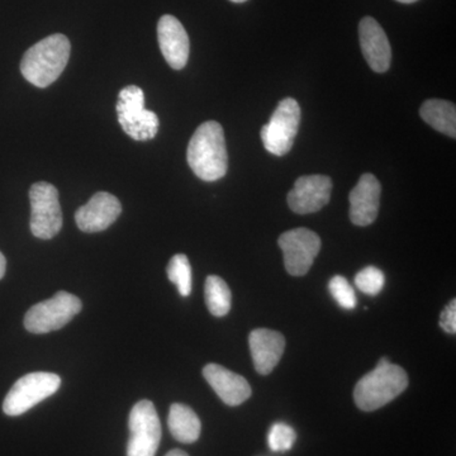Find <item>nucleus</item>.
Here are the masks:
<instances>
[{"label":"nucleus","mask_w":456,"mask_h":456,"mask_svg":"<svg viewBox=\"0 0 456 456\" xmlns=\"http://www.w3.org/2000/svg\"><path fill=\"white\" fill-rule=\"evenodd\" d=\"M189 167L204 182H216L226 175L228 155L224 128L216 121L204 122L188 145Z\"/></svg>","instance_id":"1"},{"label":"nucleus","mask_w":456,"mask_h":456,"mask_svg":"<svg viewBox=\"0 0 456 456\" xmlns=\"http://www.w3.org/2000/svg\"><path fill=\"white\" fill-rule=\"evenodd\" d=\"M70 51V41L66 36L51 35L27 50L20 62V73L37 88H47L64 71Z\"/></svg>","instance_id":"2"},{"label":"nucleus","mask_w":456,"mask_h":456,"mask_svg":"<svg viewBox=\"0 0 456 456\" xmlns=\"http://www.w3.org/2000/svg\"><path fill=\"white\" fill-rule=\"evenodd\" d=\"M407 387L406 371L384 356L374 370L365 374L356 384L354 399L360 410L373 412L397 398Z\"/></svg>","instance_id":"3"},{"label":"nucleus","mask_w":456,"mask_h":456,"mask_svg":"<svg viewBox=\"0 0 456 456\" xmlns=\"http://www.w3.org/2000/svg\"><path fill=\"white\" fill-rule=\"evenodd\" d=\"M117 116L122 130L131 139L149 141L158 134L159 117L146 110L145 94L139 86H126L119 92Z\"/></svg>","instance_id":"4"},{"label":"nucleus","mask_w":456,"mask_h":456,"mask_svg":"<svg viewBox=\"0 0 456 456\" xmlns=\"http://www.w3.org/2000/svg\"><path fill=\"white\" fill-rule=\"evenodd\" d=\"M61 386V378L57 374L36 371L18 379L3 402L5 415H23L44 399L55 395Z\"/></svg>","instance_id":"5"},{"label":"nucleus","mask_w":456,"mask_h":456,"mask_svg":"<svg viewBox=\"0 0 456 456\" xmlns=\"http://www.w3.org/2000/svg\"><path fill=\"white\" fill-rule=\"evenodd\" d=\"M82 307V301L74 294L56 293L53 298L37 303L27 312L25 327L32 334H49L68 325Z\"/></svg>","instance_id":"6"},{"label":"nucleus","mask_w":456,"mask_h":456,"mask_svg":"<svg viewBox=\"0 0 456 456\" xmlns=\"http://www.w3.org/2000/svg\"><path fill=\"white\" fill-rule=\"evenodd\" d=\"M301 125V107L296 99L285 98L278 104L268 125L261 128V140L266 151L284 156L292 150Z\"/></svg>","instance_id":"7"},{"label":"nucleus","mask_w":456,"mask_h":456,"mask_svg":"<svg viewBox=\"0 0 456 456\" xmlns=\"http://www.w3.org/2000/svg\"><path fill=\"white\" fill-rule=\"evenodd\" d=\"M31 200V232L37 239H53L62 228V212L59 191L46 182H38L29 189Z\"/></svg>","instance_id":"8"},{"label":"nucleus","mask_w":456,"mask_h":456,"mask_svg":"<svg viewBox=\"0 0 456 456\" xmlns=\"http://www.w3.org/2000/svg\"><path fill=\"white\" fill-rule=\"evenodd\" d=\"M127 456H155L161 440V424L151 401L137 402L132 408Z\"/></svg>","instance_id":"9"},{"label":"nucleus","mask_w":456,"mask_h":456,"mask_svg":"<svg viewBox=\"0 0 456 456\" xmlns=\"http://www.w3.org/2000/svg\"><path fill=\"white\" fill-rule=\"evenodd\" d=\"M279 248L284 254V265L293 277L307 274L321 250V239L307 228L287 231L279 237Z\"/></svg>","instance_id":"10"},{"label":"nucleus","mask_w":456,"mask_h":456,"mask_svg":"<svg viewBox=\"0 0 456 456\" xmlns=\"http://www.w3.org/2000/svg\"><path fill=\"white\" fill-rule=\"evenodd\" d=\"M331 191L332 182L329 176H301L288 193V206L298 215L318 212L330 202Z\"/></svg>","instance_id":"11"},{"label":"nucleus","mask_w":456,"mask_h":456,"mask_svg":"<svg viewBox=\"0 0 456 456\" xmlns=\"http://www.w3.org/2000/svg\"><path fill=\"white\" fill-rule=\"evenodd\" d=\"M122 212L118 198L99 191L86 206L80 207L75 213V221L80 231L86 233L101 232L107 230Z\"/></svg>","instance_id":"12"},{"label":"nucleus","mask_w":456,"mask_h":456,"mask_svg":"<svg viewBox=\"0 0 456 456\" xmlns=\"http://www.w3.org/2000/svg\"><path fill=\"white\" fill-rule=\"evenodd\" d=\"M362 55L375 73H386L391 66L392 49L382 26L373 17L362 18L359 25Z\"/></svg>","instance_id":"13"},{"label":"nucleus","mask_w":456,"mask_h":456,"mask_svg":"<svg viewBox=\"0 0 456 456\" xmlns=\"http://www.w3.org/2000/svg\"><path fill=\"white\" fill-rule=\"evenodd\" d=\"M379 180L373 174H364L356 187L350 191V220L355 226L365 227L378 217L380 206Z\"/></svg>","instance_id":"14"},{"label":"nucleus","mask_w":456,"mask_h":456,"mask_svg":"<svg viewBox=\"0 0 456 456\" xmlns=\"http://www.w3.org/2000/svg\"><path fill=\"white\" fill-rule=\"evenodd\" d=\"M158 40L161 53L174 70H182L189 59L188 33L175 17L163 16L158 23Z\"/></svg>","instance_id":"15"},{"label":"nucleus","mask_w":456,"mask_h":456,"mask_svg":"<svg viewBox=\"0 0 456 456\" xmlns=\"http://www.w3.org/2000/svg\"><path fill=\"white\" fill-rule=\"evenodd\" d=\"M207 382L227 406L235 407L251 397V387L242 375L233 373L218 364H208L203 369Z\"/></svg>","instance_id":"16"},{"label":"nucleus","mask_w":456,"mask_h":456,"mask_svg":"<svg viewBox=\"0 0 456 456\" xmlns=\"http://www.w3.org/2000/svg\"><path fill=\"white\" fill-rule=\"evenodd\" d=\"M248 345L257 373L268 375L274 370L283 356L285 338L281 332L257 329L251 332Z\"/></svg>","instance_id":"17"},{"label":"nucleus","mask_w":456,"mask_h":456,"mask_svg":"<svg viewBox=\"0 0 456 456\" xmlns=\"http://www.w3.org/2000/svg\"><path fill=\"white\" fill-rule=\"evenodd\" d=\"M167 425L174 439L183 444L196 443L202 430L197 413L191 407L180 403H174L170 407Z\"/></svg>","instance_id":"18"},{"label":"nucleus","mask_w":456,"mask_h":456,"mask_svg":"<svg viewBox=\"0 0 456 456\" xmlns=\"http://www.w3.org/2000/svg\"><path fill=\"white\" fill-rule=\"evenodd\" d=\"M419 116L435 130L455 139L456 108L454 103L441 99H428L422 104Z\"/></svg>","instance_id":"19"},{"label":"nucleus","mask_w":456,"mask_h":456,"mask_svg":"<svg viewBox=\"0 0 456 456\" xmlns=\"http://www.w3.org/2000/svg\"><path fill=\"white\" fill-rule=\"evenodd\" d=\"M207 308L216 317L226 316L231 310V290L226 281L216 275H209L204 285Z\"/></svg>","instance_id":"20"},{"label":"nucleus","mask_w":456,"mask_h":456,"mask_svg":"<svg viewBox=\"0 0 456 456\" xmlns=\"http://www.w3.org/2000/svg\"><path fill=\"white\" fill-rule=\"evenodd\" d=\"M167 278L176 285L180 296L188 297L191 293V268L184 254H176L171 257L167 265Z\"/></svg>","instance_id":"21"},{"label":"nucleus","mask_w":456,"mask_h":456,"mask_svg":"<svg viewBox=\"0 0 456 456\" xmlns=\"http://www.w3.org/2000/svg\"><path fill=\"white\" fill-rule=\"evenodd\" d=\"M297 440L296 431L289 425L278 422L273 425L268 434L269 448L275 452H288Z\"/></svg>","instance_id":"22"},{"label":"nucleus","mask_w":456,"mask_h":456,"mask_svg":"<svg viewBox=\"0 0 456 456\" xmlns=\"http://www.w3.org/2000/svg\"><path fill=\"white\" fill-rule=\"evenodd\" d=\"M355 284L362 293L377 296L378 293L382 292L384 284H386V277H384L382 270L375 268V266H368L356 274Z\"/></svg>","instance_id":"23"},{"label":"nucleus","mask_w":456,"mask_h":456,"mask_svg":"<svg viewBox=\"0 0 456 456\" xmlns=\"http://www.w3.org/2000/svg\"><path fill=\"white\" fill-rule=\"evenodd\" d=\"M329 289L336 302L345 310H354L356 307V296L346 278L336 275L329 283Z\"/></svg>","instance_id":"24"},{"label":"nucleus","mask_w":456,"mask_h":456,"mask_svg":"<svg viewBox=\"0 0 456 456\" xmlns=\"http://www.w3.org/2000/svg\"><path fill=\"white\" fill-rule=\"evenodd\" d=\"M440 326L444 331L448 334L455 335L456 332V301L452 299V302L446 305L445 310L443 311L440 316Z\"/></svg>","instance_id":"25"},{"label":"nucleus","mask_w":456,"mask_h":456,"mask_svg":"<svg viewBox=\"0 0 456 456\" xmlns=\"http://www.w3.org/2000/svg\"><path fill=\"white\" fill-rule=\"evenodd\" d=\"M5 269H7V260H5L4 255L0 253V279L4 277Z\"/></svg>","instance_id":"26"},{"label":"nucleus","mask_w":456,"mask_h":456,"mask_svg":"<svg viewBox=\"0 0 456 456\" xmlns=\"http://www.w3.org/2000/svg\"><path fill=\"white\" fill-rule=\"evenodd\" d=\"M165 456H189L187 452H183V450L174 449L171 452H167Z\"/></svg>","instance_id":"27"},{"label":"nucleus","mask_w":456,"mask_h":456,"mask_svg":"<svg viewBox=\"0 0 456 456\" xmlns=\"http://www.w3.org/2000/svg\"><path fill=\"white\" fill-rule=\"evenodd\" d=\"M399 3H403V4H411V3H416L417 0H397Z\"/></svg>","instance_id":"28"},{"label":"nucleus","mask_w":456,"mask_h":456,"mask_svg":"<svg viewBox=\"0 0 456 456\" xmlns=\"http://www.w3.org/2000/svg\"><path fill=\"white\" fill-rule=\"evenodd\" d=\"M231 2H233V3H245L246 0H231Z\"/></svg>","instance_id":"29"}]
</instances>
